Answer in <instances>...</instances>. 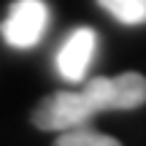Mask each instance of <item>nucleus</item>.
Segmentation results:
<instances>
[{"label":"nucleus","mask_w":146,"mask_h":146,"mask_svg":"<svg viewBox=\"0 0 146 146\" xmlns=\"http://www.w3.org/2000/svg\"><path fill=\"white\" fill-rule=\"evenodd\" d=\"M146 103V78L141 73L122 76H95L78 92H54L33 111L35 127L49 133H62L70 127L89 125L100 111H130Z\"/></svg>","instance_id":"nucleus-1"},{"label":"nucleus","mask_w":146,"mask_h":146,"mask_svg":"<svg viewBox=\"0 0 146 146\" xmlns=\"http://www.w3.org/2000/svg\"><path fill=\"white\" fill-rule=\"evenodd\" d=\"M49 25V8L43 0H16L0 25L3 41L14 49H30L43 38Z\"/></svg>","instance_id":"nucleus-2"},{"label":"nucleus","mask_w":146,"mask_h":146,"mask_svg":"<svg viewBox=\"0 0 146 146\" xmlns=\"http://www.w3.org/2000/svg\"><path fill=\"white\" fill-rule=\"evenodd\" d=\"M95 49H98V35H95L92 27H78L73 30L65 43L57 52V70L65 81L81 84L87 78V70L92 65Z\"/></svg>","instance_id":"nucleus-3"},{"label":"nucleus","mask_w":146,"mask_h":146,"mask_svg":"<svg viewBox=\"0 0 146 146\" xmlns=\"http://www.w3.org/2000/svg\"><path fill=\"white\" fill-rule=\"evenodd\" d=\"M54 146H122L116 138L106 135V133L92 130L89 125L81 127H70V130H62L60 138L54 141Z\"/></svg>","instance_id":"nucleus-4"},{"label":"nucleus","mask_w":146,"mask_h":146,"mask_svg":"<svg viewBox=\"0 0 146 146\" xmlns=\"http://www.w3.org/2000/svg\"><path fill=\"white\" fill-rule=\"evenodd\" d=\"M116 22L135 27L146 22V0H98Z\"/></svg>","instance_id":"nucleus-5"}]
</instances>
